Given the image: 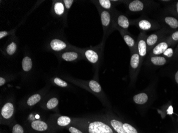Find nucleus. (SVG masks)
<instances>
[{"instance_id":"nucleus-1","label":"nucleus","mask_w":178,"mask_h":133,"mask_svg":"<svg viewBox=\"0 0 178 133\" xmlns=\"http://www.w3.org/2000/svg\"><path fill=\"white\" fill-rule=\"evenodd\" d=\"M147 38V35L144 32H141L137 39V51L143 61L146 56L147 53H148V49L146 43Z\"/></svg>"},{"instance_id":"nucleus-2","label":"nucleus","mask_w":178,"mask_h":133,"mask_svg":"<svg viewBox=\"0 0 178 133\" xmlns=\"http://www.w3.org/2000/svg\"><path fill=\"white\" fill-rule=\"evenodd\" d=\"M89 133H113L112 128L101 121H94L89 125Z\"/></svg>"},{"instance_id":"nucleus-3","label":"nucleus","mask_w":178,"mask_h":133,"mask_svg":"<svg viewBox=\"0 0 178 133\" xmlns=\"http://www.w3.org/2000/svg\"><path fill=\"white\" fill-rule=\"evenodd\" d=\"M131 24L138 27L143 32H148L154 28L153 22L147 18H139L137 20H133L131 21Z\"/></svg>"},{"instance_id":"nucleus-4","label":"nucleus","mask_w":178,"mask_h":133,"mask_svg":"<svg viewBox=\"0 0 178 133\" xmlns=\"http://www.w3.org/2000/svg\"><path fill=\"white\" fill-rule=\"evenodd\" d=\"M143 61L141 59L138 51H134L131 53L130 59L131 70L134 72H136L140 69Z\"/></svg>"},{"instance_id":"nucleus-5","label":"nucleus","mask_w":178,"mask_h":133,"mask_svg":"<svg viewBox=\"0 0 178 133\" xmlns=\"http://www.w3.org/2000/svg\"><path fill=\"white\" fill-rule=\"evenodd\" d=\"M145 2L140 0L131 1L128 4V9L130 12L134 13L142 12L145 10L147 6Z\"/></svg>"},{"instance_id":"nucleus-6","label":"nucleus","mask_w":178,"mask_h":133,"mask_svg":"<svg viewBox=\"0 0 178 133\" xmlns=\"http://www.w3.org/2000/svg\"><path fill=\"white\" fill-rule=\"evenodd\" d=\"M120 31L126 44L128 45L130 49L131 53L133 52L134 51L137 50V41L133 38V37L129 33H128V31H125V30H120Z\"/></svg>"},{"instance_id":"nucleus-7","label":"nucleus","mask_w":178,"mask_h":133,"mask_svg":"<svg viewBox=\"0 0 178 133\" xmlns=\"http://www.w3.org/2000/svg\"><path fill=\"white\" fill-rule=\"evenodd\" d=\"M14 113V106L12 103L8 102L3 106L1 110V115L3 118L8 119L12 117Z\"/></svg>"},{"instance_id":"nucleus-8","label":"nucleus","mask_w":178,"mask_h":133,"mask_svg":"<svg viewBox=\"0 0 178 133\" xmlns=\"http://www.w3.org/2000/svg\"><path fill=\"white\" fill-rule=\"evenodd\" d=\"M116 23L119 28L121 29V30L125 31H127L131 24L128 17L124 15H119L116 19Z\"/></svg>"},{"instance_id":"nucleus-9","label":"nucleus","mask_w":178,"mask_h":133,"mask_svg":"<svg viewBox=\"0 0 178 133\" xmlns=\"http://www.w3.org/2000/svg\"><path fill=\"white\" fill-rule=\"evenodd\" d=\"M101 24L104 29L106 30L110 26L112 21L111 14L107 10H102L100 12Z\"/></svg>"},{"instance_id":"nucleus-10","label":"nucleus","mask_w":178,"mask_h":133,"mask_svg":"<svg viewBox=\"0 0 178 133\" xmlns=\"http://www.w3.org/2000/svg\"><path fill=\"white\" fill-rule=\"evenodd\" d=\"M84 54L86 59L88 60L89 62L92 63L93 64H95L98 62L99 56L98 52L95 51L92 49L86 50L84 52Z\"/></svg>"},{"instance_id":"nucleus-11","label":"nucleus","mask_w":178,"mask_h":133,"mask_svg":"<svg viewBox=\"0 0 178 133\" xmlns=\"http://www.w3.org/2000/svg\"><path fill=\"white\" fill-rule=\"evenodd\" d=\"M168 49V44L165 42H162L156 45L151 51V54L158 56L161 54H163L164 52Z\"/></svg>"},{"instance_id":"nucleus-12","label":"nucleus","mask_w":178,"mask_h":133,"mask_svg":"<svg viewBox=\"0 0 178 133\" xmlns=\"http://www.w3.org/2000/svg\"><path fill=\"white\" fill-rule=\"evenodd\" d=\"M50 46L53 50L59 51L65 49L66 47V44L64 42L60 39H54L51 42Z\"/></svg>"},{"instance_id":"nucleus-13","label":"nucleus","mask_w":178,"mask_h":133,"mask_svg":"<svg viewBox=\"0 0 178 133\" xmlns=\"http://www.w3.org/2000/svg\"><path fill=\"white\" fill-rule=\"evenodd\" d=\"M31 127L34 130L39 132L45 131L48 129V125L41 120H35L31 124Z\"/></svg>"},{"instance_id":"nucleus-14","label":"nucleus","mask_w":178,"mask_h":133,"mask_svg":"<svg viewBox=\"0 0 178 133\" xmlns=\"http://www.w3.org/2000/svg\"><path fill=\"white\" fill-rule=\"evenodd\" d=\"M158 41V35L156 33L147 36V38L146 39V43L147 45L148 52L151 50L152 47H153L155 45L157 44Z\"/></svg>"},{"instance_id":"nucleus-15","label":"nucleus","mask_w":178,"mask_h":133,"mask_svg":"<svg viewBox=\"0 0 178 133\" xmlns=\"http://www.w3.org/2000/svg\"><path fill=\"white\" fill-rule=\"evenodd\" d=\"M110 124L117 133H127L123 128V124L122 122L115 119H113L110 121Z\"/></svg>"},{"instance_id":"nucleus-16","label":"nucleus","mask_w":178,"mask_h":133,"mask_svg":"<svg viewBox=\"0 0 178 133\" xmlns=\"http://www.w3.org/2000/svg\"><path fill=\"white\" fill-rule=\"evenodd\" d=\"M134 102L138 104H143L146 103L148 100V97L147 94L141 93L134 95Z\"/></svg>"},{"instance_id":"nucleus-17","label":"nucleus","mask_w":178,"mask_h":133,"mask_svg":"<svg viewBox=\"0 0 178 133\" xmlns=\"http://www.w3.org/2000/svg\"><path fill=\"white\" fill-rule=\"evenodd\" d=\"M78 57V53L75 52H67L63 53L62 58L67 61H73L77 59Z\"/></svg>"},{"instance_id":"nucleus-18","label":"nucleus","mask_w":178,"mask_h":133,"mask_svg":"<svg viewBox=\"0 0 178 133\" xmlns=\"http://www.w3.org/2000/svg\"><path fill=\"white\" fill-rule=\"evenodd\" d=\"M150 61L154 65H163L166 63V60L163 56H153L150 58Z\"/></svg>"},{"instance_id":"nucleus-19","label":"nucleus","mask_w":178,"mask_h":133,"mask_svg":"<svg viewBox=\"0 0 178 133\" xmlns=\"http://www.w3.org/2000/svg\"><path fill=\"white\" fill-rule=\"evenodd\" d=\"M32 61L28 56L25 57L22 61V67L25 71H29L32 68Z\"/></svg>"},{"instance_id":"nucleus-20","label":"nucleus","mask_w":178,"mask_h":133,"mask_svg":"<svg viewBox=\"0 0 178 133\" xmlns=\"http://www.w3.org/2000/svg\"><path fill=\"white\" fill-rule=\"evenodd\" d=\"M164 21L167 25H168L173 29H176L178 27V20L176 18L172 17H166Z\"/></svg>"},{"instance_id":"nucleus-21","label":"nucleus","mask_w":178,"mask_h":133,"mask_svg":"<svg viewBox=\"0 0 178 133\" xmlns=\"http://www.w3.org/2000/svg\"><path fill=\"white\" fill-rule=\"evenodd\" d=\"M71 122V118L67 116H61L57 120V124L59 126H66L69 125Z\"/></svg>"},{"instance_id":"nucleus-22","label":"nucleus","mask_w":178,"mask_h":133,"mask_svg":"<svg viewBox=\"0 0 178 133\" xmlns=\"http://www.w3.org/2000/svg\"><path fill=\"white\" fill-rule=\"evenodd\" d=\"M41 95L38 94H36L32 95L27 100V103L30 106H33L36 103H37L40 101L41 100Z\"/></svg>"},{"instance_id":"nucleus-23","label":"nucleus","mask_w":178,"mask_h":133,"mask_svg":"<svg viewBox=\"0 0 178 133\" xmlns=\"http://www.w3.org/2000/svg\"><path fill=\"white\" fill-rule=\"evenodd\" d=\"M89 87L93 92L95 93H100L101 91V87L100 84L95 80H92L89 83Z\"/></svg>"},{"instance_id":"nucleus-24","label":"nucleus","mask_w":178,"mask_h":133,"mask_svg":"<svg viewBox=\"0 0 178 133\" xmlns=\"http://www.w3.org/2000/svg\"><path fill=\"white\" fill-rule=\"evenodd\" d=\"M59 103V101L56 98H51L48 101L47 103V107L48 109H52L56 107Z\"/></svg>"},{"instance_id":"nucleus-25","label":"nucleus","mask_w":178,"mask_h":133,"mask_svg":"<svg viewBox=\"0 0 178 133\" xmlns=\"http://www.w3.org/2000/svg\"><path fill=\"white\" fill-rule=\"evenodd\" d=\"M54 12L57 15H61L64 12V6L61 2H57L54 6Z\"/></svg>"},{"instance_id":"nucleus-26","label":"nucleus","mask_w":178,"mask_h":133,"mask_svg":"<svg viewBox=\"0 0 178 133\" xmlns=\"http://www.w3.org/2000/svg\"><path fill=\"white\" fill-rule=\"evenodd\" d=\"M100 6L106 10H109L112 6V4L110 1L109 0H99L98 1Z\"/></svg>"},{"instance_id":"nucleus-27","label":"nucleus","mask_w":178,"mask_h":133,"mask_svg":"<svg viewBox=\"0 0 178 133\" xmlns=\"http://www.w3.org/2000/svg\"><path fill=\"white\" fill-rule=\"evenodd\" d=\"M17 49V45L15 42H12L6 48V52L9 55H12L15 53Z\"/></svg>"},{"instance_id":"nucleus-28","label":"nucleus","mask_w":178,"mask_h":133,"mask_svg":"<svg viewBox=\"0 0 178 133\" xmlns=\"http://www.w3.org/2000/svg\"><path fill=\"white\" fill-rule=\"evenodd\" d=\"M123 128L127 133H138L137 130L132 126L129 124H123Z\"/></svg>"},{"instance_id":"nucleus-29","label":"nucleus","mask_w":178,"mask_h":133,"mask_svg":"<svg viewBox=\"0 0 178 133\" xmlns=\"http://www.w3.org/2000/svg\"><path fill=\"white\" fill-rule=\"evenodd\" d=\"M54 83H55L58 86L62 87H65L68 86L67 83H66L63 80H61L59 78H55L54 79Z\"/></svg>"},{"instance_id":"nucleus-30","label":"nucleus","mask_w":178,"mask_h":133,"mask_svg":"<svg viewBox=\"0 0 178 133\" xmlns=\"http://www.w3.org/2000/svg\"><path fill=\"white\" fill-rule=\"evenodd\" d=\"M12 133H24L22 126L19 124H16L12 128Z\"/></svg>"},{"instance_id":"nucleus-31","label":"nucleus","mask_w":178,"mask_h":133,"mask_svg":"<svg viewBox=\"0 0 178 133\" xmlns=\"http://www.w3.org/2000/svg\"><path fill=\"white\" fill-rule=\"evenodd\" d=\"M163 54L165 56H167L168 58H171L173 54V50L172 48L169 47L166 49V51L164 52Z\"/></svg>"},{"instance_id":"nucleus-32","label":"nucleus","mask_w":178,"mask_h":133,"mask_svg":"<svg viewBox=\"0 0 178 133\" xmlns=\"http://www.w3.org/2000/svg\"><path fill=\"white\" fill-rule=\"evenodd\" d=\"M74 1L73 0H64V2L65 4L66 8L67 9H70V8L71 7V5L73 4Z\"/></svg>"},{"instance_id":"nucleus-33","label":"nucleus","mask_w":178,"mask_h":133,"mask_svg":"<svg viewBox=\"0 0 178 133\" xmlns=\"http://www.w3.org/2000/svg\"><path fill=\"white\" fill-rule=\"evenodd\" d=\"M69 131L71 133H83L81 130H78V129L74 127H69Z\"/></svg>"},{"instance_id":"nucleus-34","label":"nucleus","mask_w":178,"mask_h":133,"mask_svg":"<svg viewBox=\"0 0 178 133\" xmlns=\"http://www.w3.org/2000/svg\"><path fill=\"white\" fill-rule=\"evenodd\" d=\"M171 38L173 41H178V31L175 32L171 36Z\"/></svg>"},{"instance_id":"nucleus-35","label":"nucleus","mask_w":178,"mask_h":133,"mask_svg":"<svg viewBox=\"0 0 178 133\" xmlns=\"http://www.w3.org/2000/svg\"><path fill=\"white\" fill-rule=\"evenodd\" d=\"M8 35V33L6 31H1L0 32V39H2Z\"/></svg>"},{"instance_id":"nucleus-36","label":"nucleus","mask_w":178,"mask_h":133,"mask_svg":"<svg viewBox=\"0 0 178 133\" xmlns=\"http://www.w3.org/2000/svg\"><path fill=\"white\" fill-rule=\"evenodd\" d=\"M6 83V80L2 77L0 78V86H3V85Z\"/></svg>"},{"instance_id":"nucleus-37","label":"nucleus","mask_w":178,"mask_h":133,"mask_svg":"<svg viewBox=\"0 0 178 133\" xmlns=\"http://www.w3.org/2000/svg\"><path fill=\"white\" fill-rule=\"evenodd\" d=\"M167 113L171 115L173 113V109H172V106H170L169 108V109L167 110Z\"/></svg>"},{"instance_id":"nucleus-38","label":"nucleus","mask_w":178,"mask_h":133,"mask_svg":"<svg viewBox=\"0 0 178 133\" xmlns=\"http://www.w3.org/2000/svg\"><path fill=\"white\" fill-rule=\"evenodd\" d=\"M175 80L176 82L177 83V84H178V71H177V72H176V74H175Z\"/></svg>"},{"instance_id":"nucleus-39","label":"nucleus","mask_w":178,"mask_h":133,"mask_svg":"<svg viewBox=\"0 0 178 133\" xmlns=\"http://www.w3.org/2000/svg\"><path fill=\"white\" fill-rule=\"evenodd\" d=\"M176 7H177V11L178 13V2L177 3V6H176Z\"/></svg>"},{"instance_id":"nucleus-40","label":"nucleus","mask_w":178,"mask_h":133,"mask_svg":"<svg viewBox=\"0 0 178 133\" xmlns=\"http://www.w3.org/2000/svg\"></svg>"}]
</instances>
